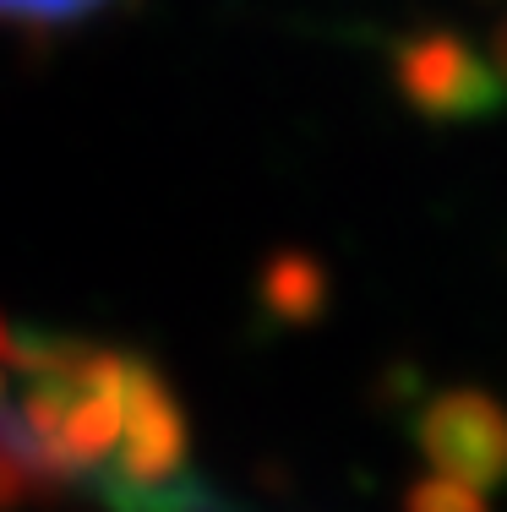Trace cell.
Instances as JSON below:
<instances>
[{"mask_svg":"<svg viewBox=\"0 0 507 512\" xmlns=\"http://www.w3.org/2000/svg\"><path fill=\"white\" fill-rule=\"evenodd\" d=\"M393 88L398 99L431 126H469L497 115L507 88L491 60L458 28H415L393 44Z\"/></svg>","mask_w":507,"mask_h":512,"instance_id":"1","label":"cell"},{"mask_svg":"<svg viewBox=\"0 0 507 512\" xmlns=\"http://www.w3.org/2000/svg\"><path fill=\"white\" fill-rule=\"evenodd\" d=\"M191 431L175 387L164 371L142 355H126V398H120V442L115 458L104 463V480L120 485H169L186 474Z\"/></svg>","mask_w":507,"mask_h":512,"instance_id":"2","label":"cell"},{"mask_svg":"<svg viewBox=\"0 0 507 512\" xmlns=\"http://www.w3.org/2000/svg\"><path fill=\"white\" fill-rule=\"evenodd\" d=\"M415 447L448 480L497 491L507 485V404L480 387H442L415 414Z\"/></svg>","mask_w":507,"mask_h":512,"instance_id":"3","label":"cell"},{"mask_svg":"<svg viewBox=\"0 0 507 512\" xmlns=\"http://www.w3.org/2000/svg\"><path fill=\"white\" fill-rule=\"evenodd\" d=\"M71 474L44 453V442L22 425V414L0 404V512L22 507H55L66 496Z\"/></svg>","mask_w":507,"mask_h":512,"instance_id":"4","label":"cell"},{"mask_svg":"<svg viewBox=\"0 0 507 512\" xmlns=\"http://www.w3.org/2000/svg\"><path fill=\"white\" fill-rule=\"evenodd\" d=\"M328 295H333V278L311 251H273L268 262H262V273H257L262 311H268L273 322H284V327L322 322Z\"/></svg>","mask_w":507,"mask_h":512,"instance_id":"5","label":"cell"},{"mask_svg":"<svg viewBox=\"0 0 507 512\" xmlns=\"http://www.w3.org/2000/svg\"><path fill=\"white\" fill-rule=\"evenodd\" d=\"M99 502L110 512H240L208 480H186V474L169 485H120L99 474Z\"/></svg>","mask_w":507,"mask_h":512,"instance_id":"6","label":"cell"},{"mask_svg":"<svg viewBox=\"0 0 507 512\" xmlns=\"http://www.w3.org/2000/svg\"><path fill=\"white\" fill-rule=\"evenodd\" d=\"M404 512H491V507L475 485L448 480V474H426L404 491Z\"/></svg>","mask_w":507,"mask_h":512,"instance_id":"7","label":"cell"},{"mask_svg":"<svg viewBox=\"0 0 507 512\" xmlns=\"http://www.w3.org/2000/svg\"><path fill=\"white\" fill-rule=\"evenodd\" d=\"M104 6L110 0H0V22H17V28H66V22H82Z\"/></svg>","mask_w":507,"mask_h":512,"instance_id":"8","label":"cell"},{"mask_svg":"<svg viewBox=\"0 0 507 512\" xmlns=\"http://www.w3.org/2000/svg\"><path fill=\"white\" fill-rule=\"evenodd\" d=\"M491 71H497V82L507 88V17L491 28Z\"/></svg>","mask_w":507,"mask_h":512,"instance_id":"9","label":"cell"},{"mask_svg":"<svg viewBox=\"0 0 507 512\" xmlns=\"http://www.w3.org/2000/svg\"><path fill=\"white\" fill-rule=\"evenodd\" d=\"M0 360L17 365V327H11L6 316H0Z\"/></svg>","mask_w":507,"mask_h":512,"instance_id":"10","label":"cell"},{"mask_svg":"<svg viewBox=\"0 0 507 512\" xmlns=\"http://www.w3.org/2000/svg\"><path fill=\"white\" fill-rule=\"evenodd\" d=\"M0 404H6V382H0Z\"/></svg>","mask_w":507,"mask_h":512,"instance_id":"11","label":"cell"}]
</instances>
